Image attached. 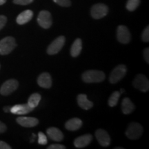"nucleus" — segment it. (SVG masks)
<instances>
[{
  "instance_id": "obj_1",
  "label": "nucleus",
  "mask_w": 149,
  "mask_h": 149,
  "mask_svg": "<svg viewBox=\"0 0 149 149\" xmlns=\"http://www.w3.org/2000/svg\"><path fill=\"white\" fill-rule=\"evenodd\" d=\"M81 77L86 83H99L105 79L106 75L101 70H90L84 72Z\"/></svg>"
},
{
  "instance_id": "obj_2",
  "label": "nucleus",
  "mask_w": 149,
  "mask_h": 149,
  "mask_svg": "<svg viewBox=\"0 0 149 149\" xmlns=\"http://www.w3.org/2000/svg\"><path fill=\"white\" fill-rule=\"evenodd\" d=\"M16 46L17 44L14 37H5V38L0 40V55H8L13 51Z\"/></svg>"
},
{
  "instance_id": "obj_3",
  "label": "nucleus",
  "mask_w": 149,
  "mask_h": 149,
  "mask_svg": "<svg viewBox=\"0 0 149 149\" xmlns=\"http://www.w3.org/2000/svg\"><path fill=\"white\" fill-rule=\"evenodd\" d=\"M143 133V128L139 123L132 122L128 125L126 135L130 139H137Z\"/></svg>"
},
{
  "instance_id": "obj_4",
  "label": "nucleus",
  "mask_w": 149,
  "mask_h": 149,
  "mask_svg": "<svg viewBox=\"0 0 149 149\" xmlns=\"http://www.w3.org/2000/svg\"><path fill=\"white\" fill-rule=\"evenodd\" d=\"M126 66L120 64L115 67L109 76V81L111 84H116L124 77L126 73Z\"/></svg>"
},
{
  "instance_id": "obj_5",
  "label": "nucleus",
  "mask_w": 149,
  "mask_h": 149,
  "mask_svg": "<svg viewBox=\"0 0 149 149\" xmlns=\"http://www.w3.org/2000/svg\"><path fill=\"white\" fill-rule=\"evenodd\" d=\"M133 86L135 88L141 92L146 93L149 90V81L146 76L142 74H138L133 81Z\"/></svg>"
},
{
  "instance_id": "obj_6",
  "label": "nucleus",
  "mask_w": 149,
  "mask_h": 149,
  "mask_svg": "<svg viewBox=\"0 0 149 149\" xmlns=\"http://www.w3.org/2000/svg\"><path fill=\"white\" fill-rule=\"evenodd\" d=\"M19 83L16 79H11L7 80L1 86L0 88V93L3 96H7L11 94L17 89Z\"/></svg>"
},
{
  "instance_id": "obj_7",
  "label": "nucleus",
  "mask_w": 149,
  "mask_h": 149,
  "mask_svg": "<svg viewBox=\"0 0 149 149\" xmlns=\"http://www.w3.org/2000/svg\"><path fill=\"white\" fill-rule=\"evenodd\" d=\"M109 12V8L104 3H97L91 8V16L95 19H99L105 17Z\"/></svg>"
},
{
  "instance_id": "obj_8",
  "label": "nucleus",
  "mask_w": 149,
  "mask_h": 149,
  "mask_svg": "<svg viewBox=\"0 0 149 149\" xmlns=\"http://www.w3.org/2000/svg\"><path fill=\"white\" fill-rule=\"evenodd\" d=\"M65 44V37L64 36H59L56 38L53 42L48 46L47 48V53L48 55H55L61 51L64 47Z\"/></svg>"
},
{
  "instance_id": "obj_9",
  "label": "nucleus",
  "mask_w": 149,
  "mask_h": 149,
  "mask_svg": "<svg viewBox=\"0 0 149 149\" xmlns=\"http://www.w3.org/2000/svg\"><path fill=\"white\" fill-rule=\"evenodd\" d=\"M37 22L43 29H49L53 24L51 13L47 10L41 11L37 17Z\"/></svg>"
},
{
  "instance_id": "obj_10",
  "label": "nucleus",
  "mask_w": 149,
  "mask_h": 149,
  "mask_svg": "<svg viewBox=\"0 0 149 149\" xmlns=\"http://www.w3.org/2000/svg\"><path fill=\"white\" fill-rule=\"evenodd\" d=\"M117 40L122 44H126L130 42V33L129 30L125 26L120 25L117 29Z\"/></svg>"
},
{
  "instance_id": "obj_11",
  "label": "nucleus",
  "mask_w": 149,
  "mask_h": 149,
  "mask_svg": "<svg viewBox=\"0 0 149 149\" xmlns=\"http://www.w3.org/2000/svg\"><path fill=\"white\" fill-rule=\"evenodd\" d=\"M96 138L102 146H109L111 144V137L107 131L103 129H98L95 132Z\"/></svg>"
},
{
  "instance_id": "obj_12",
  "label": "nucleus",
  "mask_w": 149,
  "mask_h": 149,
  "mask_svg": "<svg viewBox=\"0 0 149 149\" xmlns=\"http://www.w3.org/2000/svg\"><path fill=\"white\" fill-rule=\"evenodd\" d=\"M17 122L24 127L31 128L36 126L39 124V120L35 117H19L17 118Z\"/></svg>"
},
{
  "instance_id": "obj_13",
  "label": "nucleus",
  "mask_w": 149,
  "mask_h": 149,
  "mask_svg": "<svg viewBox=\"0 0 149 149\" xmlns=\"http://www.w3.org/2000/svg\"><path fill=\"white\" fill-rule=\"evenodd\" d=\"M33 108L31 107L28 104H17L10 107V113L15 115H25L33 111Z\"/></svg>"
},
{
  "instance_id": "obj_14",
  "label": "nucleus",
  "mask_w": 149,
  "mask_h": 149,
  "mask_svg": "<svg viewBox=\"0 0 149 149\" xmlns=\"http://www.w3.org/2000/svg\"><path fill=\"white\" fill-rule=\"evenodd\" d=\"M93 139L92 135L90 134H86V135H84L78 137L74 139V146L76 148H84V147L87 146L88 145L90 144Z\"/></svg>"
},
{
  "instance_id": "obj_15",
  "label": "nucleus",
  "mask_w": 149,
  "mask_h": 149,
  "mask_svg": "<svg viewBox=\"0 0 149 149\" xmlns=\"http://www.w3.org/2000/svg\"><path fill=\"white\" fill-rule=\"evenodd\" d=\"M37 84L44 88H49L52 86V78L48 72H43L37 78Z\"/></svg>"
},
{
  "instance_id": "obj_16",
  "label": "nucleus",
  "mask_w": 149,
  "mask_h": 149,
  "mask_svg": "<svg viewBox=\"0 0 149 149\" xmlns=\"http://www.w3.org/2000/svg\"><path fill=\"white\" fill-rule=\"evenodd\" d=\"M46 133L50 139L55 141H61L64 139V135L59 128L55 127L48 128L46 130Z\"/></svg>"
},
{
  "instance_id": "obj_17",
  "label": "nucleus",
  "mask_w": 149,
  "mask_h": 149,
  "mask_svg": "<svg viewBox=\"0 0 149 149\" xmlns=\"http://www.w3.org/2000/svg\"><path fill=\"white\" fill-rule=\"evenodd\" d=\"M33 16V12L31 10H24L17 17L16 22L19 25H23L28 23L32 19Z\"/></svg>"
},
{
  "instance_id": "obj_18",
  "label": "nucleus",
  "mask_w": 149,
  "mask_h": 149,
  "mask_svg": "<svg viewBox=\"0 0 149 149\" xmlns=\"http://www.w3.org/2000/svg\"><path fill=\"white\" fill-rule=\"evenodd\" d=\"M82 126V121L79 118H72L70 120L67 121L65 124V128L68 130L74 131L79 129Z\"/></svg>"
},
{
  "instance_id": "obj_19",
  "label": "nucleus",
  "mask_w": 149,
  "mask_h": 149,
  "mask_svg": "<svg viewBox=\"0 0 149 149\" xmlns=\"http://www.w3.org/2000/svg\"><path fill=\"white\" fill-rule=\"evenodd\" d=\"M77 104L81 109L84 110H89L93 107V102L89 101L87 96L84 94H79L77 96Z\"/></svg>"
},
{
  "instance_id": "obj_20",
  "label": "nucleus",
  "mask_w": 149,
  "mask_h": 149,
  "mask_svg": "<svg viewBox=\"0 0 149 149\" xmlns=\"http://www.w3.org/2000/svg\"><path fill=\"white\" fill-rule=\"evenodd\" d=\"M134 109H135V105L129 98L125 97L123 99L122 103V110L124 114H130L134 111Z\"/></svg>"
},
{
  "instance_id": "obj_21",
  "label": "nucleus",
  "mask_w": 149,
  "mask_h": 149,
  "mask_svg": "<svg viewBox=\"0 0 149 149\" xmlns=\"http://www.w3.org/2000/svg\"><path fill=\"white\" fill-rule=\"evenodd\" d=\"M81 48H82V42H81V40L79 38L76 39L73 42V44H72L71 48H70V55H71L72 57H76L79 56L81 51Z\"/></svg>"
},
{
  "instance_id": "obj_22",
  "label": "nucleus",
  "mask_w": 149,
  "mask_h": 149,
  "mask_svg": "<svg viewBox=\"0 0 149 149\" xmlns=\"http://www.w3.org/2000/svg\"><path fill=\"white\" fill-rule=\"evenodd\" d=\"M41 99H42V97H41V95L39 93H33V94H32L29 97L27 104H29L31 107L35 109V107H37V106H38Z\"/></svg>"
},
{
  "instance_id": "obj_23",
  "label": "nucleus",
  "mask_w": 149,
  "mask_h": 149,
  "mask_svg": "<svg viewBox=\"0 0 149 149\" xmlns=\"http://www.w3.org/2000/svg\"><path fill=\"white\" fill-rule=\"evenodd\" d=\"M120 94L121 93L119 91H115L114 93H112L111 97L109 99V101H108L109 107H114L117 105V102L119 101V99H120Z\"/></svg>"
},
{
  "instance_id": "obj_24",
  "label": "nucleus",
  "mask_w": 149,
  "mask_h": 149,
  "mask_svg": "<svg viewBox=\"0 0 149 149\" xmlns=\"http://www.w3.org/2000/svg\"><path fill=\"white\" fill-rule=\"evenodd\" d=\"M140 3V0H128L126 8L129 11H134L137 8Z\"/></svg>"
},
{
  "instance_id": "obj_25",
  "label": "nucleus",
  "mask_w": 149,
  "mask_h": 149,
  "mask_svg": "<svg viewBox=\"0 0 149 149\" xmlns=\"http://www.w3.org/2000/svg\"><path fill=\"white\" fill-rule=\"evenodd\" d=\"M38 143L42 145H46L48 143L47 137L42 132H39L38 133Z\"/></svg>"
},
{
  "instance_id": "obj_26",
  "label": "nucleus",
  "mask_w": 149,
  "mask_h": 149,
  "mask_svg": "<svg viewBox=\"0 0 149 149\" xmlns=\"http://www.w3.org/2000/svg\"><path fill=\"white\" fill-rule=\"evenodd\" d=\"M53 1L56 3L63 7H68L71 4L70 0H53Z\"/></svg>"
},
{
  "instance_id": "obj_27",
  "label": "nucleus",
  "mask_w": 149,
  "mask_h": 149,
  "mask_svg": "<svg viewBox=\"0 0 149 149\" xmlns=\"http://www.w3.org/2000/svg\"><path fill=\"white\" fill-rule=\"evenodd\" d=\"M141 39L144 42H149V26H147L141 34Z\"/></svg>"
},
{
  "instance_id": "obj_28",
  "label": "nucleus",
  "mask_w": 149,
  "mask_h": 149,
  "mask_svg": "<svg viewBox=\"0 0 149 149\" xmlns=\"http://www.w3.org/2000/svg\"><path fill=\"white\" fill-rule=\"evenodd\" d=\"M33 0H13V2L18 5H28L31 3Z\"/></svg>"
},
{
  "instance_id": "obj_29",
  "label": "nucleus",
  "mask_w": 149,
  "mask_h": 149,
  "mask_svg": "<svg viewBox=\"0 0 149 149\" xmlns=\"http://www.w3.org/2000/svg\"><path fill=\"white\" fill-rule=\"evenodd\" d=\"M7 22V18L4 15H0V31L5 26Z\"/></svg>"
},
{
  "instance_id": "obj_30",
  "label": "nucleus",
  "mask_w": 149,
  "mask_h": 149,
  "mask_svg": "<svg viewBox=\"0 0 149 149\" xmlns=\"http://www.w3.org/2000/svg\"><path fill=\"white\" fill-rule=\"evenodd\" d=\"M66 146L61 144H52L48 147V149H65Z\"/></svg>"
},
{
  "instance_id": "obj_31",
  "label": "nucleus",
  "mask_w": 149,
  "mask_h": 149,
  "mask_svg": "<svg viewBox=\"0 0 149 149\" xmlns=\"http://www.w3.org/2000/svg\"><path fill=\"white\" fill-rule=\"evenodd\" d=\"M144 57L145 59V61H146L147 63H149V48H146L144 49Z\"/></svg>"
},
{
  "instance_id": "obj_32",
  "label": "nucleus",
  "mask_w": 149,
  "mask_h": 149,
  "mask_svg": "<svg viewBox=\"0 0 149 149\" xmlns=\"http://www.w3.org/2000/svg\"><path fill=\"white\" fill-rule=\"evenodd\" d=\"M0 149H11V147L3 141H0Z\"/></svg>"
},
{
  "instance_id": "obj_33",
  "label": "nucleus",
  "mask_w": 149,
  "mask_h": 149,
  "mask_svg": "<svg viewBox=\"0 0 149 149\" xmlns=\"http://www.w3.org/2000/svg\"><path fill=\"white\" fill-rule=\"evenodd\" d=\"M6 126L3 122H1V121H0V133H4L6 130Z\"/></svg>"
},
{
  "instance_id": "obj_34",
  "label": "nucleus",
  "mask_w": 149,
  "mask_h": 149,
  "mask_svg": "<svg viewBox=\"0 0 149 149\" xmlns=\"http://www.w3.org/2000/svg\"><path fill=\"white\" fill-rule=\"evenodd\" d=\"M3 111H4L6 113H8V112H10V107H4V108H3Z\"/></svg>"
},
{
  "instance_id": "obj_35",
  "label": "nucleus",
  "mask_w": 149,
  "mask_h": 149,
  "mask_svg": "<svg viewBox=\"0 0 149 149\" xmlns=\"http://www.w3.org/2000/svg\"><path fill=\"white\" fill-rule=\"evenodd\" d=\"M6 1H7V0H0V6L4 4Z\"/></svg>"
},
{
  "instance_id": "obj_36",
  "label": "nucleus",
  "mask_w": 149,
  "mask_h": 149,
  "mask_svg": "<svg viewBox=\"0 0 149 149\" xmlns=\"http://www.w3.org/2000/svg\"><path fill=\"white\" fill-rule=\"evenodd\" d=\"M115 149H124V148L123 147H116Z\"/></svg>"
},
{
  "instance_id": "obj_37",
  "label": "nucleus",
  "mask_w": 149,
  "mask_h": 149,
  "mask_svg": "<svg viewBox=\"0 0 149 149\" xmlns=\"http://www.w3.org/2000/svg\"><path fill=\"white\" fill-rule=\"evenodd\" d=\"M124 89H121V93H124Z\"/></svg>"
},
{
  "instance_id": "obj_38",
  "label": "nucleus",
  "mask_w": 149,
  "mask_h": 149,
  "mask_svg": "<svg viewBox=\"0 0 149 149\" xmlns=\"http://www.w3.org/2000/svg\"><path fill=\"white\" fill-rule=\"evenodd\" d=\"M0 68H1V65H0Z\"/></svg>"
}]
</instances>
